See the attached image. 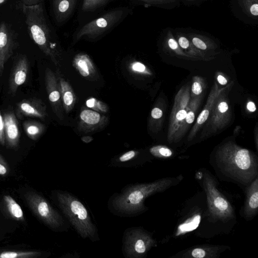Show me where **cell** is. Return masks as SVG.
<instances>
[{
  "mask_svg": "<svg viewBox=\"0 0 258 258\" xmlns=\"http://www.w3.org/2000/svg\"><path fill=\"white\" fill-rule=\"evenodd\" d=\"M77 0H58L56 4L57 13L62 20L67 19L73 12Z\"/></svg>",
  "mask_w": 258,
  "mask_h": 258,
  "instance_id": "23",
  "label": "cell"
},
{
  "mask_svg": "<svg viewBox=\"0 0 258 258\" xmlns=\"http://www.w3.org/2000/svg\"><path fill=\"white\" fill-rule=\"evenodd\" d=\"M52 194L60 213L82 238L93 242L100 241L96 225L86 207L77 197L68 191L59 189Z\"/></svg>",
  "mask_w": 258,
  "mask_h": 258,
  "instance_id": "4",
  "label": "cell"
},
{
  "mask_svg": "<svg viewBox=\"0 0 258 258\" xmlns=\"http://www.w3.org/2000/svg\"><path fill=\"white\" fill-rule=\"evenodd\" d=\"M16 116L19 119L25 117L43 118L45 115L44 107L37 99H23L17 105Z\"/></svg>",
  "mask_w": 258,
  "mask_h": 258,
  "instance_id": "15",
  "label": "cell"
},
{
  "mask_svg": "<svg viewBox=\"0 0 258 258\" xmlns=\"http://www.w3.org/2000/svg\"><path fill=\"white\" fill-rule=\"evenodd\" d=\"M10 171L9 165L4 157L0 154V175L5 176Z\"/></svg>",
  "mask_w": 258,
  "mask_h": 258,
  "instance_id": "33",
  "label": "cell"
},
{
  "mask_svg": "<svg viewBox=\"0 0 258 258\" xmlns=\"http://www.w3.org/2000/svg\"><path fill=\"white\" fill-rule=\"evenodd\" d=\"M162 110L157 107L154 108L151 111V116L155 119H159L162 116Z\"/></svg>",
  "mask_w": 258,
  "mask_h": 258,
  "instance_id": "40",
  "label": "cell"
},
{
  "mask_svg": "<svg viewBox=\"0 0 258 258\" xmlns=\"http://www.w3.org/2000/svg\"><path fill=\"white\" fill-rule=\"evenodd\" d=\"M201 101V97L200 96L190 99L185 117L182 120L174 136L173 143H178L182 139L190 125L194 122L196 113L198 110Z\"/></svg>",
  "mask_w": 258,
  "mask_h": 258,
  "instance_id": "18",
  "label": "cell"
},
{
  "mask_svg": "<svg viewBox=\"0 0 258 258\" xmlns=\"http://www.w3.org/2000/svg\"><path fill=\"white\" fill-rule=\"evenodd\" d=\"M0 144L5 146V122L4 117L0 111Z\"/></svg>",
  "mask_w": 258,
  "mask_h": 258,
  "instance_id": "34",
  "label": "cell"
},
{
  "mask_svg": "<svg viewBox=\"0 0 258 258\" xmlns=\"http://www.w3.org/2000/svg\"><path fill=\"white\" fill-rule=\"evenodd\" d=\"M152 157L160 159H168L174 157V153L171 149L163 145L155 146L149 149Z\"/></svg>",
  "mask_w": 258,
  "mask_h": 258,
  "instance_id": "26",
  "label": "cell"
},
{
  "mask_svg": "<svg viewBox=\"0 0 258 258\" xmlns=\"http://www.w3.org/2000/svg\"><path fill=\"white\" fill-rule=\"evenodd\" d=\"M167 34V43L170 49L177 55L183 56H189V55L184 52L183 50L179 46L177 41L174 38L170 31L168 32Z\"/></svg>",
  "mask_w": 258,
  "mask_h": 258,
  "instance_id": "30",
  "label": "cell"
},
{
  "mask_svg": "<svg viewBox=\"0 0 258 258\" xmlns=\"http://www.w3.org/2000/svg\"><path fill=\"white\" fill-rule=\"evenodd\" d=\"M3 203L9 215L14 220L24 221V212L19 204L10 195L3 197Z\"/></svg>",
  "mask_w": 258,
  "mask_h": 258,
  "instance_id": "19",
  "label": "cell"
},
{
  "mask_svg": "<svg viewBox=\"0 0 258 258\" xmlns=\"http://www.w3.org/2000/svg\"><path fill=\"white\" fill-rule=\"evenodd\" d=\"M4 1V0H0V4L3 3Z\"/></svg>",
  "mask_w": 258,
  "mask_h": 258,
  "instance_id": "47",
  "label": "cell"
},
{
  "mask_svg": "<svg viewBox=\"0 0 258 258\" xmlns=\"http://www.w3.org/2000/svg\"><path fill=\"white\" fill-rule=\"evenodd\" d=\"M231 247L227 245L200 244L193 245L170 256V258H219Z\"/></svg>",
  "mask_w": 258,
  "mask_h": 258,
  "instance_id": "11",
  "label": "cell"
},
{
  "mask_svg": "<svg viewBox=\"0 0 258 258\" xmlns=\"http://www.w3.org/2000/svg\"><path fill=\"white\" fill-rule=\"evenodd\" d=\"M29 64L26 58L20 59L14 65L9 80V91L11 94H14L19 87L26 81Z\"/></svg>",
  "mask_w": 258,
  "mask_h": 258,
  "instance_id": "16",
  "label": "cell"
},
{
  "mask_svg": "<svg viewBox=\"0 0 258 258\" xmlns=\"http://www.w3.org/2000/svg\"><path fill=\"white\" fill-rule=\"evenodd\" d=\"M207 209L204 191H198L183 204L177 215L173 238H179L195 232L203 220Z\"/></svg>",
  "mask_w": 258,
  "mask_h": 258,
  "instance_id": "5",
  "label": "cell"
},
{
  "mask_svg": "<svg viewBox=\"0 0 258 258\" xmlns=\"http://www.w3.org/2000/svg\"><path fill=\"white\" fill-rule=\"evenodd\" d=\"M28 207L47 227L55 232H67L71 225L62 214L55 209L45 197L34 191L25 195Z\"/></svg>",
  "mask_w": 258,
  "mask_h": 258,
  "instance_id": "6",
  "label": "cell"
},
{
  "mask_svg": "<svg viewBox=\"0 0 258 258\" xmlns=\"http://www.w3.org/2000/svg\"><path fill=\"white\" fill-rule=\"evenodd\" d=\"M8 39L7 35L4 32H0V50L5 49L7 44Z\"/></svg>",
  "mask_w": 258,
  "mask_h": 258,
  "instance_id": "37",
  "label": "cell"
},
{
  "mask_svg": "<svg viewBox=\"0 0 258 258\" xmlns=\"http://www.w3.org/2000/svg\"><path fill=\"white\" fill-rule=\"evenodd\" d=\"M96 103V99L94 98H90L86 101V105L90 108H93L95 106Z\"/></svg>",
  "mask_w": 258,
  "mask_h": 258,
  "instance_id": "44",
  "label": "cell"
},
{
  "mask_svg": "<svg viewBox=\"0 0 258 258\" xmlns=\"http://www.w3.org/2000/svg\"><path fill=\"white\" fill-rule=\"evenodd\" d=\"M132 68L135 71L143 72L146 70L145 66L142 63L136 62L133 64Z\"/></svg>",
  "mask_w": 258,
  "mask_h": 258,
  "instance_id": "39",
  "label": "cell"
},
{
  "mask_svg": "<svg viewBox=\"0 0 258 258\" xmlns=\"http://www.w3.org/2000/svg\"><path fill=\"white\" fill-rule=\"evenodd\" d=\"M209 164L220 180L236 184L244 190L258 177V157L234 141L218 145L210 156Z\"/></svg>",
  "mask_w": 258,
  "mask_h": 258,
  "instance_id": "2",
  "label": "cell"
},
{
  "mask_svg": "<svg viewBox=\"0 0 258 258\" xmlns=\"http://www.w3.org/2000/svg\"><path fill=\"white\" fill-rule=\"evenodd\" d=\"M73 101V96L72 93L68 91L66 92L63 96V101L64 103L67 105H70L72 104Z\"/></svg>",
  "mask_w": 258,
  "mask_h": 258,
  "instance_id": "38",
  "label": "cell"
},
{
  "mask_svg": "<svg viewBox=\"0 0 258 258\" xmlns=\"http://www.w3.org/2000/svg\"><path fill=\"white\" fill-rule=\"evenodd\" d=\"M195 178L204 191L207 209L196 236L211 239L220 235H228L237 223L234 205L220 188L217 178L207 168L196 170Z\"/></svg>",
  "mask_w": 258,
  "mask_h": 258,
  "instance_id": "1",
  "label": "cell"
},
{
  "mask_svg": "<svg viewBox=\"0 0 258 258\" xmlns=\"http://www.w3.org/2000/svg\"><path fill=\"white\" fill-rule=\"evenodd\" d=\"M244 204L239 214L246 221L252 220L258 213V177L245 187Z\"/></svg>",
  "mask_w": 258,
  "mask_h": 258,
  "instance_id": "12",
  "label": "cell"
},
{
  "mask_svg": "<svg viewBox=\"0 0 258 258\" xmlns=\"http://www.w3.org/2000/svg\"><path fill=\"white\" fill-rule=\"evenodd\" d=\"M195 79L191 86V92L195 96H199L203 91V86L199 77Z\"/></svg>",
  "mask_w": 258,
  "mask_h": 258,
  "instance_id": "32",
  "label": "cell"
},
{
  "mask_svg": "<svg viewBox=\"0 0 258 258\" xmlns=\"http://www.w3.org/2000/svg\"><path fill=\"white\" fill-rule=\"evenodd\" d=\"M33 38L35 42L39 45H44L46 43V38L44 32L36 25H33L31 28Z\"/></svg>",
  "mask_w": 258,
  "mask_h": 258,
  "instance_id": "31",
  "label": "cell"
},
{
  "mask_svg": "<svg viewBox=\"0 0 258 258\" xmlns=\"http://www.w3.org/2000/svg\"><path fill=\"white\" fill-rule=\"evenodd\" d=\"M109 0H84L82 10L85 12H92L106 5Z\"/></svg>",
  "mask_w": 258,
  "mask_h": 258,
  "instance_id": "28",
  "label": "cell"
},
{
  "mask_svg": "<svg viewBox=\"0 0 258 258\" xmlns=\"http://www.w3.org/2000/svg\"><path fill=\"white\" fill-rule=\"evenodd\" d=\"M190 100L189 87H182L177 93L169 118L167 141L173 143L174 136L185 117Z\"/></svg>",
  "mask_w": 258,
  "mask_h": 258,
  "instance_id": "8",
  "label": "cell"
},
{
  "mask_svg": "<svg viewBox=\"0 0 258 258\" xmlns=\"http://www.w3.org/2000/svg\"><path fill=\"white\" fill-rule=\"evenodd\" d=\"M80 257L79 253L75 252L74 253H67L61 256L63 258H78Z\"/></svg>",
  "mask_w": 258,
  "mask_h": 258,
  "instance_id": "41",
  "label": "cell"
},
{
  "mask_svg": "<svg viewBox=\"0 0 258 258\" xmlns=\"http://www.w3.org/2000/svg\"><path fill=\"white\" fill-rule=\"evenodd\" d=\"M187 1H190V2H193V1H198V0H186Z\"/></svg>",
  "mask_w": 258,
  "mask_h": 258,
  "instance_id": "46",
  "label": "cell"
},
{
  "mask_svg": "<svg viewBox=\"0 0 258 258\" xmlns=\"http://www.w3.org/2000/svg\"><path fill=\"white\" fill-rule=\"evenodd\" d=\"M49 91L48 98L50 101L53 103L57 101L60 97L59 92L55 90H51L50 88H49Z\"/></svg>",
  "mask_w": 258,
  "mask_h": 258,
  "instance_id": "35",
  "label": "cell"
},
{
  "mask_svg": "<svg viewBox=\"0 0 258 258\" xmlns=\"http://www.w3.org/2000/svg\"><path fill=\"white\" fill-rule=\"evenodd\" d=\"M5 122V145L15 149L19 145L20 132L16 116L12 111L6 112L3 116Z\"/></svg>",
  "mask_w": 258,
  "mask_h": 258,
  "instance_id": "14",
  "label": "cell"
},
{
  "mask_svg": "<svg viewBox=\"0 0 258 258\" xmlns=\"http://www.w3.org/2000/svg\"><path fill=\"white\" fill-rule=\"evenodd\" d=\"M227 89L218 96L210 112L208 125L212 133L224 128L231 119V111L229 109L226 95Z\"/></svg>",
  "mask_w": 258,
  "mask_h": 258,
  "instance_id": "10",
  "label": "cell"
},
{
  "mask_svg": "<svg viewBox=\"0 0 258 258\" xmlns=\"http://www.w3.org/2000/svg\"><path fill=\"white\" fill-rule=\"evenodd\" d=\"M237 5L244 14L252 19H257L258 0H237Z\"/></svg>",
  "mask_w": 258,
  "mask_h": 258,
  "instance_id": "21",
  "label": "cell"
},
{
  "mask_svg": "<svg viewBox=\"0 0 258 258\" xmlns=\"http://www.w3.org/2000/svg\"><path fill=\"white\" fill-rule=\"evenodd\" d=\"M218 83L221 85H226L227 84V79L221 75H219L217 77Z\"/></svg>",
  "mask_w": 258,
  "mask_h": 258,
  "instance_id": "42",
  "label": "cell"
},
{
  "mask_svg": "<svg viewBox=\"0 0 258 258\" xmlns=\"http://www.w3.org/2000/svg\"><path fill=\"white\" fill-rule=\"evenodd\" d=\"M184 176L162 177L151 182L127 184L118 192L113 194L107 201V209L113 215L121 218H132L149 210L145 200L154 195L163 192L179 184Z\"/></svg>",
  "mask_w": 258,
  "mask_h": 258,
  "instance_id": "3",
  "label": "cell"
},
{
  "mask_svg": "<svg viewBox=\"0 0 258 258\" xmlns=\"http://www.w3.org/2000/svg\"><path fill=\"white\" fill-rule=\"evenodd\" d=\"M76 63L80 74L83 76L89 75V66L91 64L89 57L86 55H80L76 57Z\"/></svg>",
  "mask_w": 258,
  "mask_h": 258,
  "instance_id": "27",
  "label": "cell"
},
{
  "mask_svg": "<svg viewBox=\"0 0 258 258\" xmlns=\"http://www.w3.org/2000/svg\"><path fill=\"white\" fill-rule=\"evenodd\" d=\"M157 244L153 233L143 226H133L123 233L121 251L125 258H144Z\"/></svg>",
  "mask_w": 258,
  "mask_h": 258,
  "instance_id": "7",
  "label": "cell"
},
{
  "mask_svg": "<svg viewBox=\"0 0 258 258\" xmlns=\"http://www.w3.org/2000/svg\"><path fill=\"white\" fill-rule=\"evenodd\" d=\"M188 38L194 46L200 50H206L208 49H215L217 46L212 40L198 34L189 33Z\"/></svg>",
  "mask_w": 258,
  "mask_h": 258,
  "instance_id": "20",
  "label": "cell"
},
{
  "mask_svg": "<svg viewBox=\"0 0 258 258\" xmlns=\"http://www.w3.org/2000/svg\"><path fill=\"white\" fill-rule=\"evenodd\" d=\"M140 153L135 150L127 151L111 160L109 166L113 167H137L151 160L139 158Z\"/></svg>",
  "mask_w": 258,
  "mask_h": 258,
  "instance_id": "17",
  "label": "cell"
},
{
  "mask_svg": "<svg viewBox=\"0 0 258 258\" xmlns=\"http://www.w3.org/2000/svg\"><path fill=\"white\" fill-rule=\"evenodd\" d=\"M81 118L86 123L94 124L98 123L100 118V114L94 111L84 110L80 114Z\"/></svg>",
  "mask_w": 258,
  "mask_h": 258,
  "instance_id": "29",
  "label": "cell"
},
{
  "mask_svg": "<svg viewBox=\"0 0 258 258\" xmlns=\"http://www.w3.org/2000/svg\"><path fill=\"white\" fill-rule=\"evenodd\" d=\"M167 1L170 3H172V2H174L175 0H167Z\"/></svg>",
  "mask_w": 258,
  "mask_h": 258,
  "instance_id": "45",
  "label": "cell"
},
{
  "mask_svg": "<svg viewBox=\"0 0 258 258\" xmlns=\"http://www.w3.org/2000/svg\"><path fill=\"white\" fill-rule=\"evenodd\" d=\"M123 14V11L119 10L105 13L83 26L77 32V38L96 37L103 34L119 22Z\"/></svg>",
  "mask_w": 258,
  "mask_h": 258,
  "instance_id": "9",
  "label": "cell"
},
{
  "mask_svg": "<svg viewBox=\"0 0 258 258\" xmlns=\"http://www.w3.org/2000/svg\"><path fill=\"white\" fill-rule=\"evenodd\" d=\"M152 5H162L170 3L167 0H138Z\"/></svg>",
  "mask_w": 258,
  "mask_h": 258,
  "instance_id": "36",
  "label": "cell"
},
{
  "mask_svg": "<svg viewBox=\"0 0 258 258\" xmlns=\"http://www.w3.org/2000/svg\"><path fill=\"white\" fill-rule=\"evenodd\" d=\"M228 87L229 86H227L225 87L219 88V86L216 83H214L208 96L206 104L199 114L195 124L187 137L188 141H191L195 137L197 132L203 124L208 120L210 112L217 97L221 93L227 89Z\"/></svg>",
  "mask_w": 258,
  "mask_h": 258,
  "instance_id": "13",
  "label": "cell"
},
{
  "mask_svg": "<svg viewBox=\"0 0 258 258\" xmlns=\"http://www.w3.org/2000/svg\"><path fill=\"white\" fill-rule=\"evenodd\" d=\"M42 254L39 251L0 250V258H36Z\"/></svg>",
  "mask_w": 258,
  "mask_h": 258,
  "instance_id": "22",
  "label": "cell"
},
{
  "mask_svg": "<svg viewBox=\"0 0 258 258\" xmlns=\"http://www.w3.org/2000/svg\"><path fill=\"white\" fill-rule=\"evenodd\" d=\"M246 108L250 112H254L256 110L255 105L252 101H249L247 103Z\"/></svg>",
  "mask_w": 258,
  "mask_h": 258,
  "instance_id": "43",
  "label": "cell"
},
{
  "mask_svg": "<svg viewBox=\"0 0 258 258\" xmlns=\"http://www.w3.org/2000/svg\"><path fill=\"white\" fill-rule=\"evenodd\" d=\"M177 43L182 49L186 51V53L193 55L200 56L203 57L204 54L199 49L196 47L191 41L186 37L178 35L177 36Z\"/></svg>",
  "mask_w": 258,
  "mask_h": 258,
  "instance_id": "25",
  "label": "cell"
},
{
  "mask_svg": "<svg viewBox=\"0 0 258 258\" xmlns=\"http://www.w3.org/2000/svg\"><path fill=\"white\" fill-rule=\"evenodd\" d=\"M23 125L27 136L33 141L37 140L43 130V125L35 121H26Z\"/></svg>",
  "mask_w": 258,
  "mask_h": 258,
  "instance_id": "24",
  "label": "cell"
}]
</instances>
